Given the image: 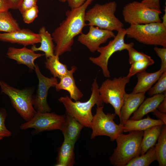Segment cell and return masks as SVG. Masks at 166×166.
I'll list each match as a JSON object with an SVG mask.
<instances>
[{"label":"cell","mask_w":166,"mask_h":166,"mask_svg":"<svg viewBox=\"0 0 166 166\" xmlns=\"http://www.w3.org/2000/svg\"><path fill=\"white\" fill-rule=\"evenodd\" d=\"M92 85L90 97L86 101H73L68 96L61 97L58 99L64 105L66 114L73 117L84 127L90 128L93 117L92 108L95 105L101 106L104 103L100 95L96 78L94 79Z\"/></svg>","instance_id":"2"},{"label":"cell","mask_w":166,"mask_h":166,"mask_svg":"<svg viewBox=\"0 0 166 166\" xmlns=\"http://www.w3.org/2000/svg\"><path fill=\"white\" fill-rule=\"evenodd\" d=\"M133 46H131L127 50L129 56V62L130 64L141 60L147 59L151 57L144 54L142 52H138L135 49Z\"/></svg>","instance_id":"31"},{"label":"cell","mask_w":166,"mask_h":166,"mask_svg":"<svg viewBox=\"0 0 166 166\" xmlns=\"http://www.w3.org/2000/svg\"><path fill=\"white\" fill-rule=\"evenodd\" d=\"M143 131H133L127 134H120L115 140L117 143L109 157L114 166H125L134 158L140 155Z\"/></svg>","instance_id":"3"},{"label":"cell","mask_w":166,"mask_h":166,"mask_svg":"<svg viewBox=\"0 0 166 166\" xmlns=\"http://www.w3.org/2000/svg\"><path fill=\"white\" fill-rule=\"evenodd\" d=\"M87 0H67L69 6L71 8L78 7L83 4Z\"/></svg>","instance_id":"37"},{"label":"cell","mask_w":166,"mask_h":166,"mask_svg":"<svg viewBox=\"0 0 166 166\" xmlns=\"http://www.w3.org/2000/svg\"><path fill=\"white\" fill-rule=\"evenodd\" d=\"M38 12L37 5L25 10L21 14L23 21L28 24L32 23L38 17Z\"/></svg>","instance_id":"32"},{"label":"cell","mask_w":166,"mask_h":166,"mask_svg":"<svg viewBox=\"0 0 166 166\" xmlns=\"http://www.w3.org/2000/svg\"><path fill=\"white\" fill-rule=\"evenodd\" d=\"M1 92L7 95L17 112L26 121L33 117L36 111L32 104L33 91L25 89H19L0 81Z\"/></svg>","instance_id":"6"},{"label":"cell","mask_w":166,"mask_h":166,"mask_svg":"<svg viewBox=\"0 0 166 166\" xmlns=\"http://www.w3.org/2000/svg\"><path fill=\"white\" fill-rule=\"evenodd\" d=\"M154 63V61L151 58L133 62L131 64L127 76L130 78L136 74L145 71L148 67L153 64Z\"/></svg>","instance_id":"29"},{"label":"cell","mask_w":166,"mask_h":166,"mask_svg":"<svg viewBox=\"0 0 166 166\" xmlns=\"http://www.w3.org/2000/svg\"><path fill=\"white\" fill-rule=\"evenodd\" d=\"M21 29L9 10L0 13V32L10 33Z\"/></svg>","instance_id":"27"},{"label":"cell","mask_w":166,"mask_h":166,"mask_svg":"<svg viewBox=\"0 0 166 166\" xmlns=\"http://www.w3.org/2000/svg\"><path fill=\"white\" fill-rule=\"evenodd\" d=\"M161 10L151 8L136 1L126 4L122 11L124 21L130 25L161 22Z\"/></svg>","instance_id":"10"},{"label":"cell","mask_w":166,"mask_h":166,"mask_svg":"<svg viewBox=\"0 0 166 166\" xmlns=\"http://www.w3.org/2000/svg\"><path fill=\"white\" fill-rule=\"evenodd\" d=\"M117 7L114 1L103 4H96L85 12L87 25L112 31H118L123 28V24L115 15Z\"/></svg>","instance_id":"4"},{"label":"cell","mask_w":166,"mask_h":166,"mask_svg":"<svg viewBox=\"0 0 166 166\" xmlns=\"http://www.w3.org/2000/svg\"><path fill=\"white\" fill-rule=\"evenodd\" d=\"M165 124L161 120L151 118L148 115L147 117L137 120L129 119L123 125V132H127L133 131H144L153 126Z\"/></svg>","instance_id":"21"},{"label":"cell","mask_w":166,"mask_h":166,"mask_svg":"<svg viewBox=\"0 0 166 166\" xmlns=\"http://www.w3.org/2000/svg\"><path fill=\"white\" fill-rule=\"evenodd\" d=\"M0 40L5 42L22 45L26 46L40 43V36L27 29H22L10 33L0 32Z\"/></svg>","instance_id":"14"},{"label":"cell","mask_w":166,"mask_h":166,"mask_svg":"<svg viewBox=\"0 0 166 166\" xmlns=\"http://www.w3.org/2000/svg\"><path fill=\"white\" fill-rule=\"evenodd\" d=\"M145 93L125 94L123 105L121 107L120 116V124L123 125L131 115L138 109L145 99Z\"/></svg>","instance_id":"16"},{"label":"cell","mask_w":166,"mask_h":166,"mask_svg":"<svg viewBox=\"0 0 166 166\" xmlns=\"http://www.w3.org/2000/svg\"><path fill=\"white\" fill-rule=\"evenodd\" d=\"M38 0H23L18 9L21 14L25 10L37 5Z\"/></svg>","instance_id":"35"},{"label":"cell","mask_w":166,"mask_h":166,"mask_svg":"<svg viewBox=\"0 0 166 166\" xmlns=\"http://www.w3.org/2000/svg\"><path fill=\"white\" fill-rule=\"evenodd\" d=\"M163 125H155L144 131L141 142L140 155L144 154L149 149L155 145L160 135Z\"/></svg>","instance_id":"24"},{"label":"cell","mask_w":166,"mask_h":166,"mask_svg":"<svg viewBox=\"0 0 166 166\" xmlns=\"http://www.w3.org/2000/svg\"><path fill=\"white\" fill-rule=\"evenodd\" d=\"M115 36L112 31L90 26L89 32L86 34L82 33L79 34L77 41L85 46L90 51L94 52L97 51L101 44Z\"/></svg>","instance_id":"13"},{"label":"cell","mask_w":166,"mask_h":166,"mask_svg":"<svg viewBox=\"0 0 166 166\" xmlns=\"http://www.w3.org/2000/svg\"><path fill=\"white\" fill-rule=\"evenodd\" d=\"M77 69L75 66H72L68 73L60 79L55 86L57 91L65 90L69 93L70 98L75 101H79L83 96V93L77 87L73 77V73Z\"/></svg>","instance_id":"17"},{"label":"cell","mask_w":166,"mask_h":166,"mask_svg":"<svg viewBox=\"0 0 166 166\" xmlns=\"http://www.w3.org/2000/svg\"><path fill=\"white\" fill-rule=\"evenodd\" d=\"M11 9L8 0H0V13Z\"/></svg>","instance_id":"38"},{"label":"cell","mask_w":166,"mask_h":166,"mask_svg":"<svg viewBox=\"0 0 166 166\" xmlns=\"http://www.w3.org/2000/svg\"><path fill=\"white\" fill-rule=\"evenodd\" d=\"M45 64L46 68L50 71L53 77L59 79L69 71L67 65L60 62L59 57L55 55L47 58Z\"/></svg>","instance_id":"25"},{"label":"cell","mask_w":166,"mask_h":166,"mask_svg":"<svg viewBox=\"0 0 166 166\" xmlns=\"http://www.w3.org/2000/svg\"><path fill=\"white\" fill-rule=\"evenodd\" d=\"M156 160L154 146L149 149L144 154L133 159L125 166H148Z\"/></svg>","instance_id":"28"},{"label":"cell","mask_w":166,"mask_h":166,"mask_svg":"<svg viewBox=\"0 0 166 166\" xmlns=\"http://www.w3.org/2000/svg\"><path fill=\"white\" fill-rule=\"evenodd\" d=\"M93 0H87L82 5L71 8L66 12V18L52 34L53 40L56 44L54 55L59 57L72 50L74 38L82 33L87 26L85 19L86 10Z\"/></svg>","instance_id":"1"},{"label":"cell","mask_w":166,"mask_h":166,"mask_svg":"<svg viewBox=\"0 0 166 166\" xmlns=\"http://www.w3.org/2000/svg\"><path fill=\"white\" fill-rule=\"evenodd\" d=\"M157 109L160 111L166 113V97L159 105Z\"/></svg>","instance_id":"41"},{"label":"cell","mask_w":166,"mask_h":166,"mask_svg":"<svg viewBox=\"0 0 166 166\" xmlns=\"http://www.w3.org/2000/svg\"><path fill=\"white\" fill-rule=\"evenodd\" d=\"M65 117V115H59L54 113L36 112L32 118L22 124L20 128L22 130L34 128L35 129L34 133L45 131L60 130Z\"/></svg>","instance_id":"11"},{"label":"cell","mask_w":166,"mask_h":166,"mask_svg":"<svg viewBox=\"0 0 166 166\" xmlns=\"http://www.w3.org/2000/svg\"><path fill=\"white\" fill-rule=\"evenodd\" d=\"M75 144L64 140L58 148L56 166H72L75 163Z\"/></svg>","instance_id":"23"},{"label":"cell","mask_w":166,"mask_h":166,"mask_svg":"<svg viewBox=\"0 0 166 166\" xmlns=\"http://www.w3.org/2000/svg\"><path fill=\"white\" fill-rule=\"evenodd\" d=\"M60 2H65L67 1V0H58Z\"/></svg>","instance_id":"43"},{"label":"cell","mask_w":166,"mask_h":166,"mask_svg":"<svg viewBox=\"0 0 166 166\" xmlns=\"http://www.w3.org/2000/svg\"><path fill=\"white\" fill-rule=\"evenodd\" d=\"M84 127L73 117L66 114L64 121L60 130L63 135L64 140L75 144Z\"/></svg>","instance_id":"18"},{"label":"cell","mask_w":166,"mask_h":166,"mask_svg":"<svg viewBox=\"0 0 166 166\" xmlns=\"http://www.w3.org/2000/svg\"><path fill=\"white\" fill-rule=\"evenodd\" d=\"M153 114L158 119L166 124V113L160 111L157 109L152 112Z\"/></svg>","instance_id":"39"},{"label":"cell","mask_w":166,"mask_h":166,"mask_svg":"<svg viewBox=\"0 0 166 166\" xmlns=\"http://www.w3.org/2000/svg\"><path fill=\"white\" fill-rule=\"evenodd\" d=\"M38 34L40 38V45L37 47L34 45H33L31 49L34 52H43L46 59L54 56L55 46L52 35L44 26L40 29Z\"/></svg>","instance_id":"22"},{"label":"cell","mask_w":166,"mask_h":166,"mask_svg":"<svg viewBox=\"0 0 166 166\" xmlns=\"http://www.w3.org/2000/svg\"><path fill=\"white\" fill-rule=\"evenodd\" d=\"M126 30L124 28L117 31L113 39L104 46L100 47L97 51L99 55L96 57H90L89 60L93 64L101 69L103 76L105 77H110L108 69V62L111 56L115 52L124 50H127L130 47L134 46L132 42L126 43L124 39L126 36Z\"/></svg>","instance_id":"9"},{"label":"cell","mask_w":166,"mask_h":166,"mask_svg":"<svg viewBox=\"0 0 166 166\" xmlns=\"http://www.w3.org/2000/svg\"><path fill=\"white\" fill-rule=\"evenodd\" d=\"M3 137H0V141L3 139Z\"/></svg>","instance_id":"44"},{"label":"cell","mask_w":166,"mask_h":166,"mask_svg":"<svg viewBox=\"0 0 166 166\" xmlns=\"http://www.w3.org/2000/svg\"><path fill=\"white\" fill-rule=\"evenodd\" d=\"M154 146L155 151L159 166L166 165V125H163L161 133Z\"/></svg>","instance_id":"26"},{"label":"cell","mask_w":166,"mask_h":166,"mask_svg":"<svg viewBox=\"0 0 166 166\" xmlns=\"http://www.w3.org/2000/svg\"><path fill=\"white\" fill-rule=\"evenodd\" d=\"M166 97V92L151 96L144 100L137 110L129 119L137 120L141 119L145 115L152 112L157 108Z\"/></svg>","instance_id":"20"},{"label":"cell","mask_w":166,"mask_h":166,"mask_svg":"<svg viewBox=\"0 0 166 166\" xmlns=\"http://www.w3.org/2000/svg\"><path fill=\"white\" fill-rule=\"evenodd\" d=\"M23 0H8L11 9H18Z\"/></svg>","instance_id":"40"},{"label":"cell","mask_w":166,"mask_h":166,"mask_svg":"<svg viewBox=\"0 0 166 166\" xmlns=\"http://www.w3.org/2000/svg\"><path fill=\"white\" fill-rule=\"evenodd\" d=\"M38 80V84L36 95L33 96L32 104L37 112H50L51 109L47 101L48 92L51 87H55L58 83L57 78H49L43 75L38 65L36 64L34 69Z\"/></svg>","instance_id":"12"},{"label":"cell","mask_w":166,"mask_h":166,"mask_svg":"<svg viewBox=\"0 0 166 166\" xmlns=\"http://www.w3.org/2000/svg\"><path fill=\"white\" fill-rule=\"evenodd\" d=\"M154 49L157 56L161 60L160 69L164 72L166 71V48H159L155 46Z\"/></svg>","instance_id":"34"},{"label":"cell","mask_w":166,"mask_h":166,"mask_svg":"<svg viewBox=\"0 0 166 166\" xmlns=\"http://www.w3.org/2000/svg\"><path fill=\"white\" fill-rule=\"evenodd\" d=\"M125 30L127 37L140 43L166 47V27L161 22L131 24Z\"/></svg>","instance_id":"5"},{"label":"cell","mask_w":166,"mask_h":166,"mask_svg":"<svg viewBox=\"0 0 166 166\" xmlns=\"http://www.w3.org/2000/svg\"><path fill=\"white\" fill-rule=\"evenodd\" d=\"M165 13L163 15L162 18V19L161 22L166 27V9L165 8Z\"/></svg>","instance_id":"42"},{"label":"cell","mask_w":166,"mask_h":166,"mask_svg":"<svg viewBox=\"0 0 166 166\" xmlns=\"http://www.w3.org/2000/svg\"><path fill=\"white\" fill-rule=\"evenodd\" d=\"M6 55L10 59L16 61L18 64L26 65L31 70H34L35 60L44 54L37 53L26 46L21 48L10 47L8 49Z\"/></svg>","instance_id":"15"},{"label":"cell","mask_w":166,"mask_h":166,"mask_svg":"<svg viewBox=\"0 0 166 166\" xmlns=\"http://www.w3.org/2000/svg\"><path fill=\"white\" fill-rule=\"evenodd\" d=\"M164 72L160 69L153 73H149L144 71L137 73V82L132 93H146L157 81Z\"/></svg>","instance_id":"19"},{"label":"cell","mask_w":166,"mask_h":166,"mask_svg":"<svg viewBox=\"0 0 166 166\" xmlns=\"http://www.w3.org/2000/svg\"><path fill=\"white\" fill-rule=\"evenodd\" d=\"M129 81L130 78L127 76L115 77L112 80L107 79L99 87L100 95L103 103L112 105L115 113L119 117L126 93L125 86Z\"/></svg>","instance_id":"7"},{"label":"cell","mask_w":166,"mask_h":166,"mask_svg":"<svg viewBox=\"0 0 166 166\" xmlns=\"http://www.w3.org/2000/svg\"><path fill=\"white\" fill-rule=\"evenodd\" d=\"M103 108V105L97 106L96 113L93 116L91 123L92 132L90 138L105 136L109 137L110 140L113 141L120 134L123 132V125L117 124L114 122L116 115L115 113L105 114Z\"/></svg>","instance_id":"8"},{"label":"cell","mask_w":166,"mask_h":166,"mask_svg":"<svg viewBox=\"0 0 166 166\" xmlns=\"http://www.w3.org/2000/svg\"><path fill=\"white\" fill-rule=\"evenodd\" d=\"M166 91V71L163 73L157 82L148 91V94L150 96L164 93Z\"/></svg>","instance_id":"30"},{"label":"cell","mask_w":166,"mask_h":166,"mask_svg":"<svg viewBox=\"0 0 166 166\" xmlns=\"http://www.w3.org/2000/svg\"><path fill=\"white\" fill-rule=\"evenodd\" d=\"M7 116L6 109L0 108V137L3 138L11 136L12 133L6 126L5 121Z\"/></svg>","instance_id":"33"},{"label":"cell","mask_w":166,"mask_h":166,"mask_svg":"<svg viewBox=\"0 0 166 166\" xmlns=\"http://www.w3.org/2000/svg\"><path fill=\"white\" fill-rule=\"evenodd\" d=\"M141 2L149 8L161 10L160 0H142Z\"/></svg>","instance_id":"36"}]
</instances>
